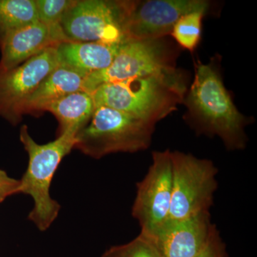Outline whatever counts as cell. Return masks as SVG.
Listing matches in <instances>:
<instances>
[{
  "mask_svg": "<svg viewBox=\"0 0 257 257\" xmlns=\"http://www.w3.org/2000/svg\"><path fill=\"white\" fill-rule=\"evenodd\" d=\"M219 62L216 57L209 63L194 62V80L183 101L187 108L185 119L197 135L218 137L227 150H242L249 121L224 87Z\"/></svg>",
  "mask_w": 257,
  "mask_h": 257,
  "instance_id": "obj_1",
  "label": "cell"
},
{
  "mask_svg": "<svg viewBox=\"0 0 257 257\" xmlns=\"http://www.w3.org/2000/svg\"><path fill=\"white\" fill-rule=\"evenodd\" d=\"M187 84L177 69L107 83L91 92L96 106H105L156 124L183 102Z\"/></svg>",
  "mask_w": 257,
  "mask_h": 257,
  "instance_id": "obj_2",
  "label": "cell"
},
{
  "mask_svg": "<svg viewBox=\"0 0 257 257\" xmlns=\"http://www.w3.org/2000/svg\"><path fill=\"white\" fill-rule=\"evenodd\" d=\"M20 140L28 152V169L19 180L18 194L30 195L34 207L29 214V219L41 231L50 227L57 219L60 205L50 196L52 179L64 157L74 148L75 135L62 134L54 141L40 145L28 131L27 125L20 128Z\"/></svg>",
  "mask_w": 257,
  "mask_h": 257,
  "instance_id": "obj_3",
  "label": "cell"
},
{
  "mask_svg": "<svg viewBox=\"0 0 257 257\" xmlns=\"http://www.w3.org/2000/svg\"><path fill=\"white\" fill-rule=\"evenodd\" d=\"M155 124L105 106H96L88 124L76 135L74 148L94 159L135 153L151 145Z\"/></svg>",
  "mask_w": 257,
  "mask_h": 257,
  "instance_id": "obj_4",
  "label": "cell"
},
{
  "mask_svg": "<svg viewBox=\"0 0 257 257\" xmlns=\"http://www.w3.org/2000/svg\"><path fill=\"white\" fill-rule=\"evenodd\" d=\"M172 194L168 221L209 212L218 187V169L211 160L171 152Z\"/></svg>",
  "mask_w": 257,
  "mask_h": 257,
  "instance_id": "obj_5",
  "label": "cell"
},
{
  "mask_svg": "<svg viewBox=\"0 0 257 257\" xmlns=\"http://www.w3.org/2000/svg\"><path fill=\"white\" fill-rule=\"evenodd\" d=\"M135 1L77 0L61 26L72 42L122 43L128 41L126 24Z\"/></svg>",
  "mask_w": 257,
  "mask_h": 257,
  "instance_id": "obj_6",
  "label": "cell"
},
{
  "mask_svg": "<svg viewBox=\"0 0 257 257\" xmlns=\"http://www.w3.org/2000/svg\"><path fill=\"white\" fill-rule=\"evenodd\" d=\"M175 50L165 37L125 42L109 67L89 74L83 90L91 93L103 84L177 70Z\"/></svg>",
  "mask_w": 257,
  "mask_h": 257,
  "instance_id": "obj_7",
  "label": "cell"
},
{
  "mask_svg": "<svg viewBox=\"0 0 257 257\" xmlns=\"http://www.w3.org/2000/svg\"><path fill=\"white\" fill-rule=\"evenodd\" d=\"M172 194L171 151L152 153V162L147 175L137 184V194L132 214L141 231L155 235L167 222Z\"/></svg>",
  "mask_w": 257,
  "mask_h": 257,
  "instance_id": "obj_8",
  "label": "cell"
},
{
  "mask_svg": "<svg viewBox=\"0 0 257 257\" xmlns=\"http://www.w3.org/2000/svg\"><path fill=\"white\" fill-rule=\"evenodd\" d=\"M57 47H50L10 70L0 71V117L13 125L21 121L29 98L60 64Z\"/></svg>",
  "mask_w": 257,
  "mask_h": 257,
  "instance_id": "obj_9",
  "label": "cell"
},
{
  "mask_svg": "<svg viewBox=\"0 0 257 257\" xmlns=\"http://www.w3.org/2000/svg\"><path fill=\"white\" fill-rule=\"evenodd\" d=\"M210 3L204 0L135 1L126 24L128 40L162 38L171 34L175 23L192 12L207 13Z\"/></svg>",
  "mask_w": 257,
  "mask_h": 257,
  "instance_id": "obj_10",
  "label": "cell"
},
{
  "mask_svg": "<svg viewBox=\"0 0 257 257\" xmlns=\"http://www.w3.org/2000/svg\"><path fill=\"white\" fill-rule=\"evenodd\" d=\"M72 42L61 25L37 21L10 34L0 44V71L10 70L50 47Z\"/></svg>",
  "mask_w": 257,
  "mask_h": 257,
  "instance_id": "obj_11",
  "label": "cell"
},
{
  "mask_svg": "<svg viewBox=\"0 0 257 257\" xmlns=\"http://www.w3.org/2000/svg\"><path fill=\"white\" fill-rule=\"evenodd\" d=\"M215 228L210 212H204L168 221L152 236L162 257H194L206 246Z\"/></svg>",
  "mask_w": 257,
  "mask_h": 257,
  "instance_id": "obj_12",
  "label": "cell"
},
{
  "mask_svg": "<svg viewBox=\"0 0 257 257\" xmlns=\"http://www.w3.org/2000/svg\"><path fill=\"white\" fill-rule=\"evenodd\" d=\"M124 42H67L57 50L60 64L88 76L109 67Z\"/></svg>",
  "mask_w": 257,
  "mask_h": 257,
  "instance_id": "obj_13",
  "label": "cell"
},
{
  "mask_svg": "<svg viewBox=\"0 0 257 257\" xmlns=\"http://www.w3.org/2000/svg\"><path fill=\"white\" fill-rule=\"evenodd\" d=\"M87 75L60 64L42 81L24 106V114L45 110L51 103L72 92L83 90Z\"/></svg>",
  "mask_w": 257,
  "mask_h": 257,
  "instance_id": "obj_14",
  "label": "cell"
},
{
  "mask_svg": "<svg viewBox=\"0 0 257 257\" xmlns=\"http://www.w3.org/2000/svg\"><path fill=\"white\" fill-rule=\"evenodd\" d=\"M95 109L94 99L90 93L77 91L62 96L45 107L57 118L59 122V135L77 133L86 126Z\"/></svg>",
  "mask_w": 257,
  "mask_h": 257,
  "instance_id": "obj_15",
  "label": "cell"
},
{
  "mask_svg": "<svg viewBox=\"0 0 257 257\" xmlns=\"http://www.w3.org/2000/svg\"><path fill=\"white\" fill-rule=\"evenodd\" d=\"M37 21L35 0H0V44L12 32Z\"/></svg>",
  "mask_w": 257,
  "mask_h": 257,
  "instance_id": "obj_16",
  "label": "cell"
},
{
  "mask_svg": "<svg viewBox=\"0 0 257 257\" xmlns=\"http://www.w3.org/2000/svg\"><path fill=\"white\" fill-rule=\"evenodd\" d=\"M206 14L205 12H192L175 23L170 35L179 46L191 52L197 48L202 36V20Z\"/></svg>",
  "mask_w": 257,
  "mask_h": 257,
  "instance_id": "obj_17",
  "label": "cell"
},
{
  "mask_svg": "<svg viewBox=\"0 0 257 257\" xmlns=\"http://www.w3.org/2000/svg\"><path fill=\"white\" fill-rule=\"evenodd\" d=\"M101 257H162L152 235L142 231L133 241L111 246Z\"/></svg>",
  "mask_w": 257,
  "mask_h": 257,
  "instance_id": "obj_18",
  "label": "cell"
},
{
  "mask_svg": "<svg viewBox=\"0 0 257 257\" xmlns=\"http://www.w3.org/2000/svg\"><path fill=\"white\" fill-rule=\"evenodd\" d=\"M38 20L46 25H61L67 12L77 0H35Z\"/></svg>",
  "mask_w": 257,
  "mask_h": 257,
  "instance_id": "obj_19",
  "label": "cell"
},
{
  "mask_svg": "<svg viewBox=\"0 0 257 257\" xmlns=\"http://www.w3.org/2000/svg\"><path fill=\"white\" fill-rule=\"evenodd\" d=\"M194 257H228L226 244L216 227L213 231L206 246Z\"/></svg>",
  "mask_w": 257,
  "mask_h": 257,
  "instance_id": "obj_20",
  "label": "cell"
},
{
  "mask_svg": "<svg viewBox=\"0 0 257 257\" xmlns=\"http://www.w3.org/2000/svg\"><path fill=\"white\" fill-rule=\"evenodd\" d=\"M19 180L12 178L0 170V202L7 197L18 194Z\"/></svg>",
  "mask_w": 257,
  "mask_h": 257,
  "instance_id": "obj_21",
  "label": "cell"
}]
</instances>
